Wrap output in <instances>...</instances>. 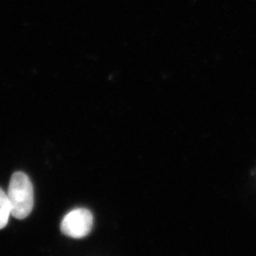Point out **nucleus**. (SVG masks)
Listing matches in <instances>:
<instances>
[{"label":"nucleus","mask_w":256,"mask_h":256,"mask_svg":"<svg viewBox=\"0 0 256 256\" xmlns=\"http://www.w3.org/2000/svg\"><path fill=\"white\" fill-rule=\"evenodd\" d=\"M93 216L92 212L78 208L70 212L61 223V230L68 238L80 239L86 238L92 229Z\"/></svg>","instance_id":"obj_2"},{"label":"nucleus","mask_w":256,"mask_h":256,"mask_svg":"<svg viewBox=\"0 0 256 256\" xmlns=\"http://www.w3.org/2000/svg\"><path fill=\"white\" fill-rule=\"evenodd\" d=\"M10 216L12 210L8 194L0 188V230L6 227Z\"/></svg>","instance_id":"obj_3"},{"label":"nucleus","mask_w":256,"mask_h":256,"mask_svg":"<svg viewBox=\"0 0 256 256\" xmlns=\"http://www.w3.org/2000/svg\"><path fill=\"white\" fill-rule=\"evenodd\" d=\"M12 216L16 220H24L34 208V187L27 174L16 172L12 176L8 190Z\"/></svg>","instance_id":"obj_1"}]
</instances>
